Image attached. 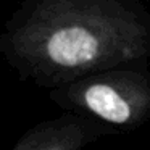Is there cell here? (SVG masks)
<instances>
[{
  "instance_id": "cell-3",
  "label": "cell",
  "mask_w": 150,
  "mask_h": 150,
  "mask_svg": "<svg viewBox=\"0 0 150 150\" xmlns=\"http://www.w3.org/2000/svg\"><path fill=\"white\" fill-rule=\"evenodd\" d=\"M84 140V132L73 123H62L37 129L24 137L15 150H78Z\"/></svg>"
},
{
  "instance_id": "cell-2",
  "label": "cell",
  "mask_w": 150,
  "mask_h": 150,
  "mask_svg": "<svg viewBox=\"0 0 150 150\" xmlns=\"http://www.w3.org/2000/svg\"><path fill=\"white\" fill-rule=\"evenodd\" d=\"M74 100L89 113L111 124H132L150 105V94L129 78H98L74 89Z\"/></svg>"
},
{
  "instance_id": "cell-1",
  "label": "cell",
  "mask_w": 150,
  "mask_h": 150,
  "mask_svg": "<svg viewBox=\"0 0 150 150\" xmlns=\"http://www.w3.org/2000/svg\"><path fill=\"white\" fill-rule=\"evenodd\" d=\"M11 45L31 69L73 78L142 57L145 29L111 0H45Z\"/></svg>"
}]
</instances>
